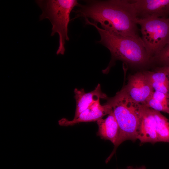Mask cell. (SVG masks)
Segmentation results:
<instances>
[{
	"label": "cell",
	"mask_w": 169,
	"mask_h": 169,
	"mask_svg": "<svg viewBox=\"0 0 169 169\" xmlns=\"http://www.w3.org/2000/svg\"><path fill=\"white\" fill-rule=\"evenodd\" d=\"M73 12L72 20L82 18L97 25L102 29L116 35L136 37L138 34L137 18L131 1L127 0L84 1Z\"/></svg>",
	"instance_id": "obj_1"
},
{
	"label": "cell",
	"mask_w": 169,
	"mask_h": 169,
	"mask_svg": "<svg viewBox=\"0 0 169 169\" xmlns=\"http://www.w3.org/2000/svg\"><path fill=\"white\" fill-rule=\"evenodd\" d=\"M86 24L94 26L97 30L100 39L97 42L108 49L111 59L108 67L103 70L107 72L113 63L117 60L132 65H144L151 59L148 55L141 37H125L112 34L99 27L97 25L84 19Z\"/></svg>",
	"instance_id": "obj_2"
},
{
	"label": "cell",
	"mask_w": 169,
	"mask_h": 169,
	"mask_svg": "<svg viewBox=\"0 0 169 169\" xmlns=\"http://www.w3.org/2000/svg\"><path fill=\"white\" fill-rule=\"evenodd\" d=\"M106 103L111 107L119 128L117 141L109 157L111 158L117 147L126 140L133 142L137 140V131L142 105L132 100L124 89L114 97L107 99Z\"/></svg>",
	"instance_id": "obj_3"
},
{
	"label": "cell",
	"mask_w": 169,
	"mask_h": 169,
	"mask_svg": "<svg viewBox=\"0 0 169 169\" xmlns=\"http://www.w3.org/2000/svg\"><path fill=\"white\" fill-rule=\"evenodd\" d=\"M35 2L42 11L39 21L48 19L52 25L51 36L57 33L59 36V45L57 55H64L65 44L69 40L68 35L70 15L74 7L79 3L76 0H37Z\"/></svg>",
	"instance_id": "obj_4"
},
{
	"label": "cell",
	"mask_w": 169,
	"mask_h": 169,
	"mask_svg": "<svg viewBox=\"0 0 169 169\" xmlns=\"http://www.w3.org/2000/svg\"><path fill=\"white\" fill-rule=\"evenodd\" d=\"M136 23L140 26L141 38L152 59L169 42V21L165 18H137Z\"/></svg>",
	"instance_id": "obj_5"
},
{
	"label": "cell",
	"mask_w": 169,
	"mask_h": 169,
	"mask_svg": "<svg viewBox=\"0 0 169 169\" xmlns=\"http://www.w3.org/2000/svg\"><path fill=\"white\" fill-rule=\"evenodd\" d=\"M133 101L144 105L154 90L143 72H140L129 77L127 84L123 87Z\"/></svg>",
	"instance_id": "obj_6"
},
{
	"label": "cell",
	"mask_w": 169,
	"mask_h": 169,
	"mask_svg": "<svg viewBox=\"0 0 169 169\" xmlns=\"http://www.w3.org/2000/svg\"><path fill=\"white\" fill-rule=\"evenodd\" d=\"M139 18H168L169 0H131Z\"/></svg>",
	"instance_id": "obj_7"
},
{
	"label": "cell",
	"mask_w": 169,
	"mask_h": 169,
	"mask_svg": "<svg viewBox=\"0 0 169 169\" xmlns=\"http://www.w3.org/2000/svg\"><path fill=\"white\" fill-rule=\"evenodd\" d=\"M137 140L141 143L158 142L153 109L143 105L138 130Z\"/></svg>",
	"instance_id": "obj_8"
},
{
	"label": "cell",
	"mask_w": 169,
	"mask_h": 169,
	"mask_svg": "<svg viewBox=\"0 0 169 169\" xmlns=\"http://www.w3.org/2000/svg\"><path fill=\"white\" fill-rule=\"evenodd\" d=\"M112 110V108L110 105L106 103L101 105L100 101H99L85 110L72 120H69L63 118L59 120V123L61 125L67 126L81 122L97 121L105 116L109 114Z\"/></svg>",
	"instance_id": "obj_9"
},
{
	"label": "cell",
	"mask_w": 169,
	"mask_h": 169,
	"mask_svg": "<svg viewBox=\"0 0 169 169\" xmlns=\"http://www.w3.org/2000/svg\"><path fill=\"white\" fill-rule=\"evenodd\" d=\"M76 108L74 118L77 117L83 111L100 99H107V95L101 90L100 85L98 84L93 91L85 92L84 89L74 90Z\"/></svg>",
	"instance_id": "obj_10"
},
{
	"label": "cell",
	"mask_w": 169,
	"mask_h": 169,
	"mask_svg": "<svg viewBox=\"0 0 169 169\" xmlns=\"http://www.w3.org/2000/svg\"><path fill=\"white\" fill-rule=\"evenodd\" d=\"M98 126L97 135L101 139L110 141L115 146L119 134V126L113 110L104 119L97 121Z\"/></svg>",
	"instance_id": "obj_11"
},
{
	"label": "cell",
	"mask_w": 169,
	"mask_h": 169,
	"mask_svg": "<svg viewBox=\"0 0 169 169\" xmlns=\"http://www.w3.org/2000/svg\"><path fill=\"white\" fill-rule=\"evenodd\" d=\"M143 72L154 91L169 95V74L161 71H145Z\"/></svg>",
	"instance_id": "obj_12"
},
{
	"label": "cell",
	"mask_w": 169,
	"mask_h": 169,
	"mask_svg": "<svg viewBox=\"0 0 169 169\" xmlns=\"http://www.w3.org/2000/svg\"><path fill=\"white\" fill-rule=\"evenodd\" d=\"M143 105L160 112L169 114V95L154 91Z\"/></svg>",
	"instance_id": "obj_13"
},
{
	"label": "cell",
	"mask_w": 169,
	"mask_h": 169,
	"mask_svg": "<svg viewBox=\"0 0 169 169\" xmlns=\"http://www.w3.org/2000/svg\"><path fill=\"white\" fill-rule=\"evenodd\" d=\"M158 142L169 143V119L153 109Z\"/></svg>",
	"instance_id": "obj_14"
},
{
	"label": "cell",
	"mask_w": 169,
	"mask_h": 169,
	"mask_svg": "<svg viewBox=\"0 0 169 169\" xmlns=\"http://www.w3.org/2000/svg\"><path fill=\"white\" fill-rule=\"evenodd\" d=\"M152 61L159 63L162 66L169 65V42L157 55L152 58Z\"/></svg>",
	"instance_id": "obj_15"
},
{
	"label": "cell",
	"mask_w": 169,
	"mask_h": 169,
	"mask_svg": "<svg viewBox=\"0 0 169 169\" xmlns=\"http://www.w3.org/2000/svg\"><path fill=\"white\" fill-rule=\"evenodd\" d=\"M156 71H163L169 74V65L157 67L156 69Z\"/></svg>",
	"instance_id": "obj_16"
},
{
	"label": "cell",
	"mask_w": 169,
	"mask_h": 169,
	"mask_svg": "<svg viewBox=\"0 0 169 169\" xmlns=\"http://www.w3.org/2000/svg\"><path fill=\"white\" fill-rule=\"evenodd\" d=\"M127 169H146V167L145 166H141L139 167L134 168L132 167L129 166L128 167Z\"/></svg>",
	"instance_id": "obj_17"
},
{
	"label": "cell",
	"mask_w": 169,
	"mask_h": 169,
	"mask_svg": "<svg viewBox=\"0 0 169 169\" xmlns=\"http://www.w3.org/2000/svg\"><path fill=\"white\" fill-rule=\"evenodd\" d=\"M168 19L169 20V17L168 18Z\"/></svg>",
	"instance_id": "obj_18"
}]
</instances>
